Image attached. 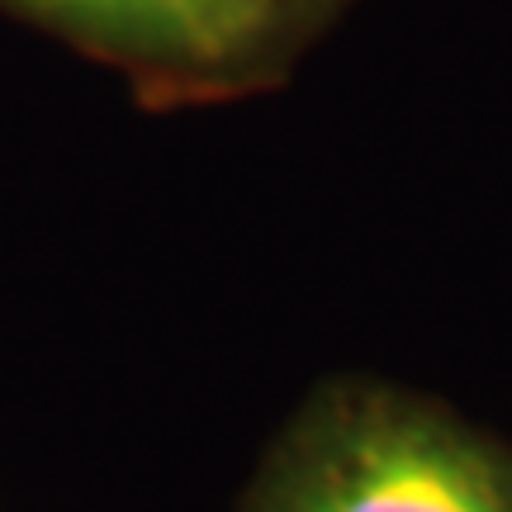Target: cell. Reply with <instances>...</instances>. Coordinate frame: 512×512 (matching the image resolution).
Segmentation results:
<instances>
[{"label":"cell","instance_id":"obj_1","mask_svg":"<svg viewBox=\"0 0 512 512\" xmlns=\"http://www.w3.org/2000/svg\"><path fill=\"white\" fill-rule=\"evenodd\" d=\"M238 512H512V446L389 384H328L275 437Z\"/></svg>","mask_w":512,"mask_h":512},{"label":"cell","instance_id":"obj_2","mask_svg":"<svg viewBox=\"0 0 512 512\" xmlns=\"http://www.w3.org/2000/svg\"><path fill=\"white\" fill-rule=\"evenodd\" d=\"M29 5L147 48H176L195 57L228 48L219 0H29Z\"/></svg>","mask_w":512,"mask_h":512},{"label":"cell","instance_id":"obj_3","mask_svg":"<svg viewBox=\"0 0 512 512\" xmlns=\"http://www.w3.org/2000/svg\"><path fill=\"white\" fill-rule=\"evenodd\" d=\"M271 10V0H219V15H223V29H228V43H238L256 19Z\"/></svg>","mask_w":512,"mask_h":512}]
</instances>
